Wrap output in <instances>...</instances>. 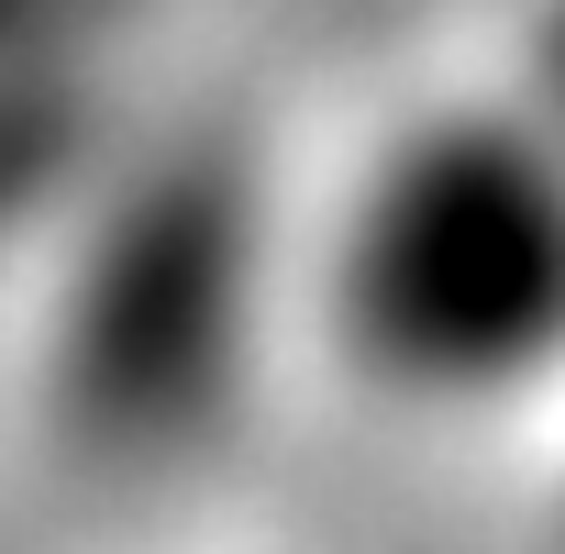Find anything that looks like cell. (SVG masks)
Listing matches in <instances>:
<instances>
[{"label": "cell", "instance_id": "cell-1", "mask_svg": "<svg viewBox=\"0 0 565 554\" xmlns=\"http://www.w3.org/2000/svg\"><path fill=\"white\" fill-rule=\"evenodd\" d=\"M333 322L377 388L499 399L565 366V145L521 111H433L344 200Z\"/></svg>", "mask_w": 565, "mask_h": 554}]
</instances>
